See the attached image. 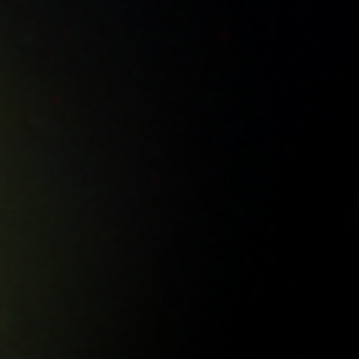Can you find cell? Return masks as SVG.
Listing matches in <instances>:
<instances>
[]
</instances>
